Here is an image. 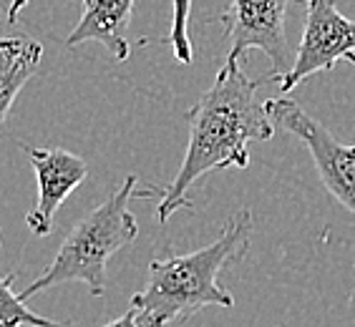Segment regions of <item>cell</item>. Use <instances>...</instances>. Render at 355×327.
<instances>
[{"label": "cell", "instance_id": "1", "mask_svg": "<svg viewBox=\"0 0 355 327\" xmlns=\"http://www.w3.org/2000/svg\"><path fill=\"white\" fill-rule=\"evenodd\" d=\"M270 76L250 78L234 66H222L214 83L187 111L189 141L174 182L164 186L157 204V217L164 224L179 209H189V189L209 171L250 164V143L270 141L275 123L267 116L265 101L257 98Z\"/></svg>", "mask_w": 355, "mask_h": 327}, {"label": "cell", "instance_id": "2", "mask_svg": "<svg viewBox=\"0 0 355 327\" xmlns=\"http://www.w3.org/2000/svg\"><path fill=\"white\" fill-rule=\"evenodd\" d=\"M252 237V211L239 209L227 219L214 242L189 254L151 259L146 285L131 297L139 327H171L202 307H232L234 297L219 285V272L245 257Z\"/></svg>", "mask_w": 355, "mask_h": 327}, {"label": "cell", "instance_id": "3", "mask_svg": "<svg viewBox=\"0 0 355 327\" xmlns=\"http://www.w3.org/2000/svg\"><path fill=\"white\" fill-rule=\"evenodd\" d=\"M137 184L139 177L129 174L106 202H101L94 211H89L66 234L53 262L31 285L18 292L23 300L28 302L33 294L43 292L48 287L66 285V282H83L94 297L106 294V265H109V259L121 247L131 245L139 237L137 217L131 214L129 204L134 199H151L154 194L162 199V194H164V186L137 189Z\"/></svg>", "mask_w": 355, "mask_h": 327}, {"label": "cell", "instance_id": "4", "mask_svg": "<svg viewBox=\"0 0 355 327\" xmlns=\"http://www.w3.org/2000/svg\"><path fill=\"white\" fill-rule=\"evenodd\" d=\"M267 116L275 129L287 131L308 146L315 169L330 197L355 214V143H343L320 121H315L297 101L270 98Z\"/></svg>", "mask_w": 355, "mask_h": 327}, {"label": "cell", "instance_id": "5", "mask_svg": "<svg viewBox=\"0 0 355 327\" xmlns=\"http://www.w3.org/2000/svg\"><path fill=\"white\" fill-rule=\"evenodd\" d=\"M290 0H232L217 21L225 28V41L230 51L225 66H234L247 51H262L272 61L270 81H280L293 69L295 51L285 33V13Z\"/></svg>", "mask_w": 355, "mask_h": 327}, {"label": "cell", "instance_id": "6", "mask_svg": "<svg viewBox=\"0 0 355 327\" xmlns=\"http://www.w3.org/2000/svg\"><path fill=\"white\" fill-rule=\"evenodd\" d=\"M305 6V30L295 51L293 69L280 78V91L287 94L305 78L335 69L355 53V21L338 10L335 0H302Z\"/></svg>", "mask_w": 355, "mask_h": 327}, {"label": "cell", "instance_id": "7", "mask_svg": "<svg viewBox=\"0 0 355 327\" xmlns=\"http://www.w3.org/2000/svg\"><path fill=\"white\" fill-rule=\"evenodd\" d=\"M23 151L28 154L35 171V182H38V202L26 217L28 229L35 237H48L53 232V217L61 209V204L71 197L76 186L89 177V164L83 161L78 154H71L58 146H26Z\"/></svg>", "mask_w": 355, "mask_h": 327}, {"label": "cell", "instance_id": "8", "mask_svg": "<svg viewBox=\"0 0 355 327\" xmlns=\"http://www.w3.org/2000/svg\"><path fill=\"white\" fill-rule=\"evenodd\" d=\"M134 13V0H83L81 21L71 30L66 46L101 43L114 61H126L131 55L129 23Z\"/></svg>", "mask_w": 355, "mask_h": 327}, {"label": "cell", "instance_id": "9", "mask_svg": "<svg viewBox=\"0 0 355 327\" xmlns=\"http://www.w3.org/2000/svg\"><path fill=\"white\" fill-rule=\"evenodd\" d=\"M43 61V46L26 35L0 38V126L8 121L15 98Z\"/></svg>", "mask_w": 355, "mask_h": 327}, {"label": "cell", "instance_id": "10", "mask_svg": "<svg viewBox=\"0 0 355 327\" xmlns=\"http://www.w3.org/2000/svg\"><path fill=\"white\" fill-rule=\"evenodd\" d=\"M15 274H0V327H69L33 312L21 294L13 292Z\"/></svg>", "mask_w": 355, "mask_h": 327}, {"label": "cell", "instance_id": "11", "mask_svg": "<svg viewBox=\"0 0 355 327\" xmlns=\"http://www.w3.org/2000/svg\"><path fill=\"white\" fill-rule=\"evenodd\" d=\"M191 3L194 0H171V28L164 38H159V43L174 48V58L179 63H191V58H194L189 38Z\"/></svg>", "mask_w": 355, "mask_h": 327}, {"label": "cell", "instance_id": "12", "mask_svg": "<svg viewBox=\"0 0 355 327\" xmlns=\"http://www.w3.org/2000/svg\"><path fill=\"white\" fill-rule=\"evenodd\" d=\"M31 0H10V8H8V15H6V23H10V26H15L18 23V15H21V10L28 6Z\"/></svg>", "mask_w": 355, "mask_h": 327}, {"label": "cell", "instance_id": "13", "mask_svg": "<svg viewBox=\"0 0 355 327\" xmlns=\"http://www.w3.org/2000/svg\"><path fill=\"white\" fill-rule=\"evenodd\" d=\"M103 327H139L137 315H134V310H129L126 315H121V317H116L114 322H109V325H103Z\"/></svg>", "mask_w": 355, "mask_h": 327}, {"label": "cell", "instance_id": "14", "mask_svg": "<svg viewBox=\"0 0 355 327\" xmlns=\"http://www.w3.org/2000/svg\"><path fill=\"white\" fill-rule=\"evenodd\" d=\"M345 61H348V63H353V66H355V53H350L348 58H345Z\"/></svg>", "mask_w": 355, "mask_h": 327}, {"label": "cell", "instance_id": "15", "mask_svg": "<svg viewBox=\"0 0 355 327\" xmlns=\"http://www.w3.org/2000/svg\"><path fill=\"white\" fill-rule=\"evenodd\" d=\"M3 23H6V18H0V26H3Z\"/></svg>", "mask_w": 355, "mask_h": 327}]
</instances>
